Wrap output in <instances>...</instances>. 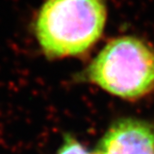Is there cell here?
<instances>
[{"label": "cell", "instance_id": "obj_2", "mask_svg": "<svg viewBox=\"0 0 154 154\" xmlns=\"http://www.w3.org/2000/svg\"><path fill=\"white\" fill-rule=\"evenodd\" d=\"M83 78L115 96L137 99L154 88V49L132 36L112 39L84 70Z\"/></svg>", "mask_w": 154, "mask_h": 154}, {"label": "cell", "instance_id": "obj_3", "mask_svg": "<svg viewBox=\"0 0 154 154\" xmlns=\"http://www.w3.org/2000/svg\"><path fill=\"white\" fill-rule=\"evenodd\" d=\"M96 151L99 154H154V125L136 118L117 120L104 134Z\"/></svg>", "mask_w": 154, "mask_h": 154}, {"label": "cell", "instance_id": "obj_1", "mask_svg": "<svg viewBox=\"0 0 154 154\" xmlns=\"http://www.w3.org/2000/svg\"><path fill=\"white\" fill-rule=\"evenodd\" d=\"M105 0H45L33 23V31L48 59L85 53L102 35Z\"/></svg>", "mask_w": 154, "mask_h": 154}, {"label": "cell", "instance_id": "obj_4", "mask_svg": "<svg viewBox=\"0 0 154 154\" xmlns=\"http://www.w3.org/2000/svg\"><path fill=\"white\" fill-rule=\"evenodd\" d=\"M56 154H99L97 151L90 152L87 150L74 136L65 134L63 136L62 144L57 150Z\"/></svg>", "mask_w": 154, "mask_h": 154}]
</instances>
